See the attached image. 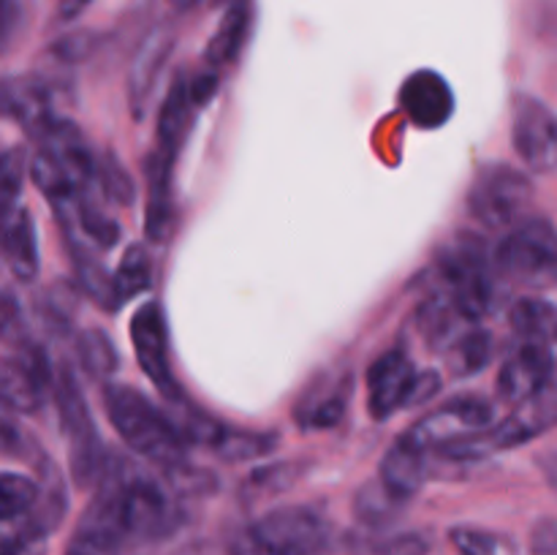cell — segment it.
Returning a JSON list of instances; mask_svg holds the SVG:
<instances>
[{
    "label": "cell",
    "mask_w": 557,
    "mask_h": 555,
    "mask_svg": "<svg viewBox=\"0 0 557 555\" xmlns=\"http://www.w3.org/2000/svg\"><path fill=\"white\" fill-rule=\"evenodd\" d=\"M183 522V509L174 490L161 479L139 471H109L101 490L87 506L76 533L96 536L123 550L125 544L156 542L174 533Z\"/></svg>",
    "instance_id": "obj_1"
},
{
    "label": "cell",
    "mask_w": 557,
    "mask_h": 555,
    "mask_svg": "<svg viewBox=\"0 0 557 555\" xmlns=\"http://www.w3.org/2000/svg\"><path fill=\"white\" fill-rule=\"evenodd\" d=\"M38 139L27 172L36 188L54 201V207H69L87 194L98 177V163L82 131L69 120L54 118Z\"/></svg>",
    "instance_id": "obj_2"
},
{
    "label": "cell",
    "mask_w": 557,
    "mask_h": 555,
    "mask_svg": "<svg viewBox=\"0 0 557 555\" xmlns=\"http://www.w3.org/2000/svg\"><path fill=\"white\" fill-rule=\"evenodd\" d=\"M103 403L117 435L136 455L147 457L166 471L183 466L188 441L180 435L172 414L161 411L150 397L123 384L107 386Z\"/></svg>",
    "instance_id": "obj_3"
},
{
    "label": "cell",
    "mask_w": 557,
    "mask_h": 555,
    "mask_svg": "<svg viewBox=\"0 0 557 555\" xmlns=\"http://www.w3.org/2000/svg\"><path fill=\"white\" fill-rule=\"evenodd\" d=\"M330 522L308 506H281L239 528L228 542V555H324Z\"/></svg>",
    "instance_id": "obj_4"
},
{
    "label": "cell",
    "mask_w": 557,
    "mask_h": 555,
    "mask_svg": "<svg viewBox=\"0 0 557 555\" xmlns=\"http://www.w3.org/2000/svg\"><path fill=\"white\" fill-rule=\"evenodd\" d=\"M500 275L531 292L557 286V229L544 218H525L495 248Z\"/></svg>",
    "instance_id": "obj_5"
},
{
    "label": "cell",
    "mask_w": 557,
    "mask_h": 555,
    "mask_svg": "<svg viewBox=\"0 0 557 555\" xmlns=\"http://www.w3.org/2000/svg\"><path fill=\"white\" fill-rule=\"evenodd\" d=\"M533 185L520 169L506 163H490L476 169L468 188V212L490 232H509L528 218Z\"/></svg>",
    "instance_id": "obj_6"
},
{
    "label": "cell",
    "mask_w": 557,
    "mask_h": 555,
    "mask_svg": "<svg viewBox=\"0 0 557 555\" xmlns=\"http://www.w3.org/2000/svg\"><path fill=\"white\" fill-rule=\"evenodd\" d=\"M54 400H58L63 433L69 435L71 473H74L76 484L87 488L92 482H101L107 477L103 473L107 462H103L101 441H98L96 428H92L79 381H76V375L69 368H60L58 375H54Z\"/></svg>",
    "instance_id": "obj_7"
},
{
    "label": "cell",
    "mask_w": 557,
    "mask_h": 555,
    "mask_svg": "<svg viewBox=\"0 0 557 555\" xmlns=\"http://www.w3.org/2000/svg\"><path fill=\"white\" fill-rule=\"evenodd\" d=\"M54 375L47 351L33 341L9 343L0 365V395L3 406L16 414H36L54 392Z\"/></svg>",
    "instance_id": "obj_8"
},
{
    "label": "cell",
    "mask_w": 557,
    "mask_h": 555,
    "mask_svg": "<svg viewBox=\"0 0 557 555\" xmlns=\"http://www.w3.org/2000/svg\"><path fill=\"white\" fill-rule=\"evenodd\" d=\"M438 392V375L417 373L403 351H386L368 370V403L375 419L392 417L411 403L428 400Z\"/></svg>",
    "instance_id": "obj_9"
},
{
    "label": "cell",
    "mask_w": 557,
    "mask_h": 555,
    "mask_svg": "<svg viewBox=\"0 0 557 555\" xmlns=\"http://www.w3.org/2000/svg\"><path fill=\"white\" fill-rule=\"evenodd\" d=\"M493 406L484 397H457V400H449L441 408H433L430 414H424L400 439L406 444H411L413 449L441 452L444 446L484 433L493 424Z\"/></svg>",
    "instance_id": "obj_10"
},
{
    "label": "cell",
    "mask_w": 557,
    "mask_h": 555,
    "mask_svg": "<svg viewBox=\"0 0 557 555\" xmlns=\"http://www.w3.org/2000/svg\"><path fill=\"white\" fill-rule=\"evenodd\" d=\"M511 145L531 172H555L557 118L553 109L533 96H517L511 112Z\"/></svg>",
    "instance_id": "obj_11"
},
{
    "label": "cell",
    "mask_w": 557,
    "mask_h": 555,
    "mask_svg": "<svg viewBox=\"0 0 557 555\" xmlns=\"http://www.w3.org/2000/svg\"><path fill=\"white\" fill-rule=\"evenodd\" d=\"M131 343H134L136 362H139L141 373L152 381L158 392L166 397L169 403L183 400L180 386L174 381L172 368H169V332L166 319L158 303H145L131 319Z\"/></svg>",
    "instance_id": "obj_12"
},
{
    "label": "cell",
    "mask_w": 557,
    "mask_h": 555,
    "mask_svg": "<svg viewBox=\"0 0 557 555\" xmlns=\"http://www.w3.org/2000/svg\"><path fill=\"white\" fill-rule=\"evenodd\" d=\"M441 278H444L446 297L455 303L466 321H479L493 305V281L484 264L482 254L468 245H457L451 254L444 256L441 264Z\"/></svg>",
    "instance_id": "obj_13"
},
{
    "label": "cell",
    "mask_w": 557,
    "mask_h": 555,
    "mask_svg": "<svg viewBox=\"0 0 557 555\" xmlns=\"http://www.w3.org/2000/svg\"><path fill=\"white\" fill-rule=\"evenodd\" d=\"M555 384V354L553 343L520 341V346L504 359L498 373V392L506 403L517 406L547 386Z\"/></svg>",
    "instance_id": "obj_14"
},
{
    "label": "cell",
    "mask_w": 557,
    "mask_h": 555,
    "mask_svg": "<svg viewBox=\"0 0 557 555\" xmlns=\"http://www.w3.org/2000/svg\"><path fill=\"white\" fill-rule=\"evenodd\" d=\"M400 103L419 128H441L455 114V92L438 71L422 69L406 79Z\"/></svg>",
    "instance_id": "obj_15"
},
{
    "label": "cell",
    "mask_w": 557,
    "mask_h": 555,
    "mask_svg": "<svg viewBox=\"0 0 557 555\" xmlns=\"http://www.w3.org/2000/svg\"><path fill=\"white\" fill-rule=\"evenodd\" d=\"M174 41H177V38H174L172 27L158 25L156 30L147 33L145 41L136 49L128 71V98L136 118H141V112H145L147 101H150L152 90H156L158 76L166 69V60L169 54H172Z\"/></svg>",
    "instance_id": "obj_16"
},
{
    "label": "cell",
    "mask_w": 557,
    "mask_h": 555,
    "mask_svg": "<svg viewBox=\"0 0 557 555\" xmlns=\"http://www.w3.org/2000/svg\"><path fill=\"white\" fill-rule=\"evenodd\" d=\"M430 452L413 449L411 444H406L403 439H397L389 446V452L381 460L379 479L403 501H411L419 490L424 488V482L430 479Z\"/></svg>",
    "instance_id": "obj_17"
},
{
    "label": "cell",
    "mask_w": 557,
    "mask_h": 555,
    "mask_svg": "<svg viewBox=\"0 0 557 555\" xmlns=\"http://www.w3.org/2000/svg\"><path fill=\"white\" fill-rule=\"evenodd\" d=\"M5 114L25 125L33 136L41 134L58 114L49 107V90L41 79L33 76H11L3 85Z\"/></svg>",
    "instance_id": "obj_18"
},
{
    "label": "cell",
    "mask_w": 557,
    "mask_h": 555,
    "mask_svg": "<svg viewBox=\"0 0 557 555\" xmlns=\"http://www.w3.org/2000/svg\"><path fill=\"white\" fill-rule=\"evenodd\" d=\"M196 103L190 101L188 92V76L180 74L174 79L172 90L166 92V101L161 103L158 112V128H156V152L166 158H177L180 147H183L185 136H188L190 123H194Z\"/></svg>",
    "instance_id": "obj_19"
},
{
    "label": "cell",
    "mask_w": 557,
    "mask_h": 555,
    "mask_svg": "<svg viewBox=\"0 0 557 555\" xmlns=\"http://www.w3.org/2000/svg\"><path fill=\"white\" fill-rule=\"evenodd\" d=\"M3 256L9 270L20 281H33L38 275V237L36 223L25 207H16L14 212L3 218Z\"/></svg>",
    "instance_id": "obj_20"
},
{
    "label": "cell",
    "mask_w": 557,
    "mask_h": 555,
    "mask_svg": "<svg viewBox=\"0 0 557 555\" xmlns=\"http://www.w3.org/2000/svg\"><path fill=\"white\" fill-rule=\"evenodd\" d=\"M250 22H253V9L248 0H237V3L226 5L221 25L212 33L210 44L205 49V63L210 69H226L237 60L239 49L245 47V38L250 33Z\"/></svg>",
    "instance_id": "obj_21"
},
{
    "label": "cell",
    "mask_w": 557,
    "mask_h": 555,
    "mask_svg": "<svg viewBox=\"0 0 557 555\" xmlns=\"http://www.w3.org/2000/svg\"><path fill=\"white\" fill-rule=\"evenodd\" d=\"M41 484L33 482L25 473L3 471L0 477V517L3 528H14L25 522L41 504Z\"/></svg>",
    "instance_id": "obj_22"
},
{
    "label": "cell",
    "mask_w": 557,
    "mask_h": 555,
    "mask_svg": "<svg viewBox=\"0 0 557 555\" xmlns=\"http://www.w3.org/2000/svg\"><path fill=\"white\" fill-rule=\"evenodd\" d=\"M152 283V259L145 245H131L120 259L117 270L112 275L114 305H123L145 294Z\"/></svg>",
    "instance_id": "obj_23"
},
{
    "label": "cell",
    "mask_w": 557,
    "mask_h": 555,
    "mask_svg": "<svg viewBox=\"0 0 557 555\" xmlns=\"http://www.w3.org/2000/svg\"><path fill=\"white\" fill-rule=\"evenodd\" d=\"M346 386H330V390H321L315 395H310L308 400H302L294 411V419L302 430H326L335 428L337 422L346 414Z\"/></svg>",
    "instance_id": "obj_24"
},
{
    "label": "cell",
    "mask_w": 557,
    "mask_h": 555,
    "mask_svg": "<svg viewBox=\"0 0 557 555\" xmlns=\"http://www.w3.org/2000/svg\"><path fill=\"white\" fill-rule=\"evenodd\" d=\"M509 319L520 341H557V310L542 299H520Z\"/></svg>",
    "instance_id": "obj_25"
},
{
    "label": "cell",
    "mask_w": 557,
    "mask_h": 555,
    "mask_svg": "<svg viewBox=\"0 0 557 555\" xmlns=\"http://www.w3.org/2000/svg\"><path fill=\"white\" fill-rule=\"evenodd\" d=\"M417 321L430 346L449 348L451 341L457 337V324L462 321V313L455 308V303L446 294H438V297L422 305Z\"/></svg>",
    "instance_id": "obj_26"
},
{
    "label": "cell",
    "mask_w": 557,
    "mask_h": 555,
    "mask_svg": "<svg viewBox=\"0 0 557 555\" xmlns=\"http://www.w3.org/2000/svg\"><path fill=\"white\" fill-rule=\"evenodd\" d=\"M58 210H63V207H58ZM65 210L74 215V223L69 229H79L85 234L87 245H96V248L107 250L120 239V223L114 218L103 215L101 210H96L85 196L79 201H74V205L65 207Z\"/></svg>",
    "instance_id": "obj_27"
},
{
    "label": "cell",
    "mask_w": 557,
    "mask_h": 555,
    "mask_svg": "<svg viewBox=\"0 0 557 555\" xmlns=\"http://www.w3.org/2000/svg\"><path fill=\"white\" fill-rule=\"evenodd\" d=\"M490 354H493V337L484 330L462 332L446 348L449 368L455 375H473L490 362Z\"/></svg>",
    "instance_id": "obj_28"
},
{
    "label": "cell",
    "mask_w": 557,
    "mask_h": 555,
    "mask_svg": "<svg viewBox=\"0 0 557 555\" xmlns=\"http://www.w3.org/2000/svg\"><path fill=\"white\" fill-rule=\"evenodd\" d=\"M403 506H406V501L397 498L381 479L364 484L354 501V511L364 526H386L400 515Z\"/></svg>",
    "instance_id": "obj_29"
},
{
    "label": "cell",
    "mask_w": 557,
    "mask_h": 555,
    "mask_svg": "<svg viewBox=\"0 0 557 555\" xmlns=\"http://www.w3.org/2000/svg\"><path fill=\"white\" fill-rule=\"evenodd\" d=\"M277 446V435L272 433H253V430H234V428H226V433H223L221 444L215 446L218 455L223 457V460H253V457H261V455H270V452H275Z\"/></svg>",
    "instance_id": "obj_30"
},
{
    "label": "cell",
    "mask_w": 557,
    "mask_h": 555,
    "mask_svg": "<svg viewBox=\"0 0 557 555\" xmlns=\"http://www.w3.org/2000/svg\"><path fill=\"white\" fill-rule=\"evenodd\" d=\"M76 354H79V362L85 365L87 373H92L96 379H107L109 373H114L117 368V351H114V343L109 341V335H103L101 330H85L76 337Z\"/></svg>",
    "instance_id": "obj_31"
},
{
    "label": "cell",
    "mask_w": 557,
    "mask_h": 555,
    "mask_svg": "<svg viewBox=\"0 0 557 555\" xmlns=\"http://www.w3.org/2000/svg\"><path fill=\"white\" fill-rule=\"evenodd\" d=\"M22 177H25V156L22 150H5L3 172H0V207L3 218L16 210L22 194Z\"/></svg>",
    "instance_id": "obj_32"
},
{
    "label": "cell",
    "mask_w": 557,
    "mask_h": 555,
    "mask_svg": "<svg viewBox=\"0 0 557 555\" xmlns=\"http://www.w3.org/2000/svg\"><path fill=\"white\" fill-rule=\"evenodd\" d=\"M98 177H101L103 190H107L109 199H114L117 205H131V201H134V183H131L123 163H120L112 152L98 161Z\"/></svg>",
    "instance_id": "obj_33"
},
{
    "label": "cell",
    "mask_w": 557,
    "mask_h": 555,
    "mask_svg": "<svg viewBox=\"0 0 557 555\" xmlns=\"http://www.w3.org/2000/svg\"><path fill=\"white\" fill-rule=\"evenodd\" d=\"M449 539L457 555H498V536L479 528H451Z\"/></svg>",
    "instance_id": "obj_34"
},
{
    "label": "cell",
    "mask_w": 557,
    "mask_h": 555,
    "mask_svg": "<svg viewBox=\"0 0 557 555\" xmlns=\"http://www.w3.org/2000/svg\"><path fill=\"white\" fill-rule=\"evenodd\" d=\"M297 466H272V468H261V471H253V477L245 482V495L248 498H261L264 493H270V482L277 479V490H286L288 484L297 479Z\"/></svg>",
    "instance_id": "obj_35"
},
{
    "label": "cell",
    "mask_w": 557,
    "mask_h": 555,
    "mask_svg": "<svg viewBox=\"0 0 557 555\" xmlns=\"http://www.w3.org/2000/svg\"><path fill=\"white\" fill-rule=\"evenodd\" d=\"M531 553L533 555H557V520L544 517L531 531Z\"/></svg>",
    "instance_id": "obj_36"
},
{
    "label": "cell",
    "mask_w": 557,
    "mask_h": 555,
    "mask_svg": "<svg viewBox=\"0 0 557 555\" xmlns=\"http://www.w3.org/2000/svg\"><path fill=\"white\" fill-rule=\"evenodd\" d=\"M90 3L92 0H60L58 16L60 20H76V16H79Z\"/></svg>",
    "instance_id": "obj_37"
},
{
    "label": "cell",
    "mask_w": 557,
    "mask_h": 555,
    "mask_svg": "<svg viewBox=\"0 0 557 555\" xmlns=\"http://www.w3.org/2000/svg\"><path fill=\"white\" fill-rule=\"evenodd\" d=\"M539 466H542L544 479H547L549 488H553L555 493H557V449L555 452H547V455H544L542 460H539Z\"/></svg>",
    "instance_id": "obj_38"
},
{
    "label": "cell",
    "mask_w": 557,
    "mask_h": 555,
    "mask_svg": "<svg viewBox=\"0 0 557 555\" xmlns=\"http://www.w3.org/2000/svg\"><path fill=\"white\" fill-rule=\"evenodd\" d=\"M16 27V0H3V38L5 44L11 41Z\"/></svg>",
    "instance_id": "obj_39"
},
{
    "label": "cell",
    "mask_w": 557,
    "mask_h": 555,
    "mask_svg": "<svg viewBox=\"0 0 557 555\" xmlns=\"http://www.w3.org/2000/svg\"><path fill=\"white\" fill-rule=\"evenodd\" d=\"M169 3H172L174 9L185 11V9H190V5H196V3H199V0H169Z\"/></svg>",
    "instance_id": "obj_40"
},
{
    "label": "cell",
    "mask_w": 557,
    "mask_h": 555,
    "mask_svg": "<svg viewBox=\"0 0 557 555\" xmlns=\"http://www.w3.org/2000/svg\"><path fill=\"white\" fill-rule=\"evenodd\" d=\"M215 3H223V5H232V3H237V0H215Z\"/></svg>",
    "instance_id": "obj_41"
}]
</instances>
